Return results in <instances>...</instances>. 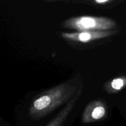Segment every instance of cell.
<instances>
[{
  "mask_svg": "<svg viewBox=\"0 0 126 126\" xmlns=\"http://www.w3.org/2000/svg\"><path fill=\"white\" fill-rule=\"evenodd\" d=\"M82 86L78 78H73L41 92L29 107L28 115L33 119H41L62 105L78 99Z\"/></svg>",
  "mask_w": 126,
  "mask_h": 126,
  "instance_id": "obj_1",
  "label": "cell"
},
{
  "mask_svg": "<svg viewBox=\"0 0 126 126\" xmlns=\"http://www.w3.org/2000/svg\"><path fill=\"white\" fill-rule=\"evenodd\" d=\"M62 27L76 32H83L113 30L116 28L117 24L114 20L108 17L82 16L68 18Z\"/></svg>",
  "mask_w": 126,
  "mask_h": 126,
  "instance_id": "obj_2",
  "label": "cell"
},
{
  "mask_svg": "<svg viewBox=\"0 0 126 126\" xmlns=\"http://www.w3.org/2000/svg\"><path fill=\"white\" fill-rule=\"evenodd\" d=\"M118 32V31L117 30L108 31L74 32V33L63 32L61 33V36L63 38L66 40L86 43L98 39L108 38L116 34Z\"/></svg>",
  "mask_w": 126,
  "mask_h": 126,
  "instance_id": "obj_3",
  "label": "cell"
},
{
  "mask_svg": "<svg viewBox=\"0 0 126 126\" xmlns=\"http://www.w3.org/2000/svg\"><path fill=\"white\" fill-rule=\"evenodd\" d=\"M107 115V107L100 100H94L89 102L82 114V122L84 124L94 123L104 119Z\"/></svg>",
  "mask_w": 126,
  "mask_h": 126,
  "instance_id": "obj_4",
  "label": "cell"
},
{
  "mask_svg": "<svg viewBox=\"0 0 126 126\" xmlns=\"http://www.w3.org/2000/svg\"><path fill=\"white\" fill-rule=\"evenodd\" d=\"M78 99H75L71 100L65 105V107L57 114L54 118V119L49 123L46 126H62L64 122L70 114L72 110L73 109L75 105L76 100Z\"/></svg>",
  "mask_w": 126,
  "mask_h": 126,
  "instance_id": "obj_5",
  "label": "cell"
},
{
  "mask_svg": "<svg viewBox=\"0 0 126 126\" xmlns=\"http://www.w3.org/2000/svg\"><path fill=\"white\" fill-rule=\"evenodd\" d=\"M126 87V76H122L115 78L105 82L103 89L110 94H116Z\"/></svg>",
  "mask_w": 126,
  "mask_h": 126,
  "instance_id": "obj_6",
  "label": "cell"
},
{
  "mask_svg": "<svg viewBox=\"0 0 126 126\" xmlns=\"http://www.w3.org/2000/svg\"><path fill=\"white\" fill-rule=\"evenodd\" d=\"M94 2L98 4H105V3H109V2H111V1H110V0H103V1L97 0V1H95Z\"/></svg>",
  "mask_w": 126,
  "mask_h": 126,
  "instance_id": "obj_7",
  "label": "cell"
}]
</instances>
